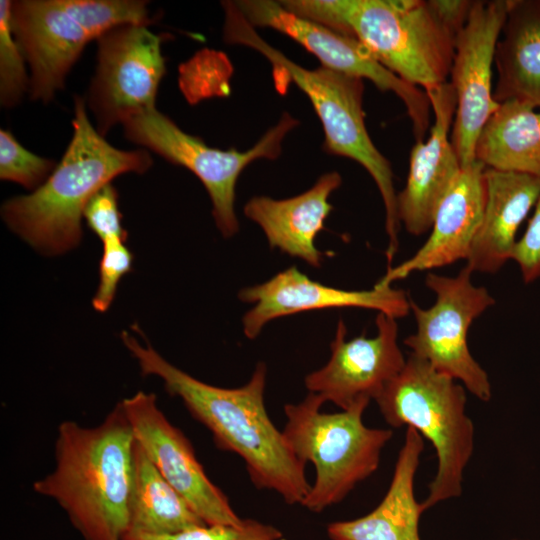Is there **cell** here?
I'll return each mask as SVG.
<instances>
[{
  "label": "cell",
  "mask_w": 540,
  "mask_h": 540,
  "mask_svg": "<svg viewBox=\"0 0 540 540\" xmlns=\"http://www.w3.org/2000/svg\"><path fill=\"white\" fill-rule=\"evenodd\" d=\"M121 340L142 375L157 376L168 393L179 397L190 414L212 434L222 450L239 455L259 489L276 492L285 503L302 505L311 484L303 464L265 407L267 368L258 363L246 384L222 388L202 382L164 359L149 343L124 331Z\"/></svg>",
  "instance_id": "6da1fadb"
},
{
  "label": "cell",
  "mask_w": 540,
  "mask_h": 540,
  "mask_svg": "<svg viewBox=\"0 0 540 540\" xmlns=\"http://www.w3.org/2000/svg\"><path fill=\"white\" fill-rule=\"evenodd\" d=\"M135 437L121 406L94 427L63 421L57 429L53 471L33 490L53 499L84 540H123Z\"/></svg>",
  "instance_id": "7a4b0ae2"
},
{
  "label": "cell",
  "mask_w": 540,
  "mask_h": 540,
  "mask_svg": "<svg viewBox=\"0 0 540 540\" xmlns=\"http://www.w3.org/2000/svg\"><path fill=\"white\" fill-rule=\"evenodd\" d=\"M73 135L48 179L28 195L12 197L1 207L5 224L44 255L77 246L84 209L92 196L115 177L142 174L153 159L146 149L112 146L90 122L85 98L74 97Z\"/></svg>",
  "instance_id": "3957f363"
},
{
  "label": "cell",
  "mask_w": 540,
  "mask_h": 540,
  "mask_svg": "<svg viewBox=\"0 0 540 540\" xmlns=\"http://www.w3.org/2000/svg\"><path fill=\"white\" fill-rule=\"evenodd\" d=\"M223 39L230 45L254 49L272 65L278 89L293 83L310 100L324 131V150L359 163L372 177L383 200L389 243L388 262L398 249L400 222L390 162L377 149L365 124L363 79L324 66L307 69L265 41L241 14L234 1H222Z\"/></svg>",
  "instance_id": "277c9868"
},
{
  "label": "cell",
  "mask_w": 540,
  "mask_h": 540,
  "mask_svg": "<svg viewBox=\"0 0 540 540\" xmlns=\"http://www.w3.org/2000/svg\"><path fill=\"white\" fill-rule=\"evenodd\" d=\"M289 11L351 36L386 69L425 89L447 82L455 36L424 0H280Z\"/></svg>",
  "instance_id": "5b68a950"
},
{
  "label": "cell",
  "mask_w": 540,
  "mask_h": 540,
  "mask_svg": "<svg viewBox=\"0 0 540 540\" xmlns=\"http://www.w3.org/2000/svg\"><path fill=\"white\" fill-rule=\"evenodd\" d=\"M375 401L390 426L415 429L436 451L437 470L422 502L424 509L460 496L464 470L474 450L466 388L409 354L404 368Z\"/></svg>",
  "instance_id": "8992f818"
},
{
  "label": "cell",
  "mask_w": 540,
  "mask_h": 540,
  "mask_svg": "<svg viewBox=\"0 0 540 540\" xmlns=\"http://www.w3.org/2000/svg\"><path fill=\"white\" fill-rule=\"evenodd\" d=\"M324 403L321 396L308 392L302 401L286 404L282 430L294 455L314 466L315 478L302 506L316 513L341 502L371 476L393 436L391 429L364 424L367 404L327 413L321 410Z\"/></svg>",
  "instance_id": "52a82bcc"
},
{
  "label": "cell",
  "mask_w": 540,
  "mask_h": 540,
  "mask_svg": "<svg viewBox=\"0 0 540 540\" xmlns=\"http://www.w3.org/2000/svg\"><path fill=\"white\" fill-rule=\"evenodd\" d=\"M122 125L129 141L197 176L209 194L217 228L223 237L230 238L239 230L234 208L239 176L255 160L277 159L285 136L299 121L284 113L253 147L243 152L208 146L201 138L183 131L157 108L133 114Z\"/></svg>",
  "instance_id": "ba28073f"
},
{
  "label": "cell",
  "mask_w": 540,
  "mask_h": 540,
  "mask_svg": "<svg viewBox=\"0 0 540 540\" xmlns=\"http://www.w3.org/2000/svg\"><path fill=\"white\" fill-rule=\"evenodd\" d=\"M472 273L465 265L456 276L427 274L425 284L436 300L429 308H422L411 300L416 331L404 344L410 354L457 380L476 398L487 402L492 395L489 377L471 355L467 333L473 321L494 305L495 300L485 287L473 284Z\"/></svg>",
  "instance_id": "9c48e42d"
},
{
  "label": "cell",
  "mask_w": 540,
  "mask_h": 540,
  "mask_svg": "<svg viewBox=\"0 0 540 540\" xmlns=\"http://www.w3.org/2000/svg\"><path fill=\"white\" fill-rule=\"evenodd\" d=\"M163 39L137 24L115 27L96 39L97 65L85 101L103 137L131 115L156 108L166 73Z\"/></svg>",
  "instance_id": "30bf717a"
},
{
  "label": "cell",
  "mask_w": 540,
  "mask_h": 540,
  "mask_svg": "<svg viewBox=\"0 0 540 540\" xmlns=\"http://www.w3.org/2000/svg\"><path fill=\"white\" fill-rule=\"evenodd\" d=\"M255 28H270L296 41L315 55L322 66L368 79L380 91L394 93L405 105L416 141L423 140L430 124V101L425 91L381 65L357 39L286 9L280 1H234Z\"/></svg>",
  "instance_id": "8fae6325"
},
{
  "label": "cell",
  "mask_w": 540,
  "mask_h": 540,
  "mask_svg": "<svg viewBox=\"0 0 540 540\" xmlns=\"http://www.w3.org/2000/svg\"><path fill=\"white\" fill-rule=\"evenodd\" d=\"M510 0L474 1L465 26L456 35L450 71L457 100L451 142L462 167L475 161V145L498 108L492 74L497 42Z\"/></svg>",
  "instance_id": "7c38bea8"
},
{
  "label": "cell",
  "mask_w": 540,
  "mask_h": 540,
  "mask_svg": "<svg viewBox=\"0 0 540 540\" xmlns=\"http://www.w3.org/2000/svg\"><path fill=\"white\" fill-rule=\"evenodd\" d=\"M120 403L135 440L205 524L239 526L244 522L206 475L189 439L167 419L153 393L138 391Z\"/></svg>",
  "instance_id": "4fadbf2b"
},
{
  "label": "cell",
  "mask_w": 540,
  "mask_h": 540,
  "mask_svg": "<svg viewBox=\"0 0 540 540\" xmlns=\"http://www.w3.org/2000/svg\"><path fill=\"white\" fill-rule=\"evenodd\" d=\"M396 320L378 313L374 337L361 335L347 340V328L340 319L330 344L329 360L304 379L308 392L318 394L341 410L376 400L406 363L398 345Z\"/></svg>",
  "instance_id": "5bb4252c"
},
{
  "label": "cell",
  "mask_w": 540,
  "mask_h": 540,
  "mask_svg": "<svg viewBox=\"0 0 540 540\" xmlns=\"http://www.w3.org/2000/svg\"><path fill=\"white\" fill-rule=\"evenodd\" d=\"M238 297L254 303L242 319L244 335L249 339H255L268 322L299 312L357 307L398 319L411 311L407 293L391 285L376 283L370 290H344L314 281L296 267L283 270L264 283L243 288Z\"/></svg>",
  "instance_id": "9a60e30c"
},
{
  "label": "cell",
  "mask_w": 540,
  "mask_h": 540,
  "mask_svg": "<svg viewBox=\"0 0 540 540\" xmlns=\"http://www.w3.org/2000/svg\"><path fill=\"white\" fill-rule=\"evenodd\" d=\"M424 91L430 101L433 125L428 139L416 141L412 147L406 184L397 194L399 222L415 236L431 229L441 200L462 169L449 138L457 106L455 91L450 82Z\"/></svg>",
  "instance_id": "2e32d148"
},
{
  "label": "cell",
  "mask_w": 540,
  "mask_h": 540,
  "mask_svg": "<svg viewBox=\"0 0 540 540\" xmlns=\"http://www.w3.org/2000/svg\"><path fill=\"white\" fill-rule=\"evenodd\" d=\"M10 23L14 38L30 69L29 95L49 103L64 88L90 35L56 0H15Z\"/></svg>",
  "instance_id": "e0dca14e"
},
{
  "label": "cell",
  "mask_w": 540,
  "mask_h": 540,
  "mask_svg": "<svg viewBox=\"0 0 540 540\" xmlns=\"http://www.w3.org/2000/svg\"><path fill=\"white\" fill-rule=\"evenodd\" d=\"M484 169L476 160L462 167L436 210L429 238L411 258L389 267L378 284L388 286L416 271L467 259L483 216Z\"/></svg>",
  "instance_id": "ac0fdd59"
},
{
  "label": "cell",
  "mask_w": 540,
  "mask_h": 540,
  "mask_svg": "<svg viewBox=\"0 0 540 540\" xmlns=\"http://www.w3.org/2000/svg\"><path fill=\"white\" fill-rule=\"evenodd\" d=\"M341 184L338 172H327L299 195L286 199L252 197L244 205V215L260 226L271 248L319 268L323 253L315 246V239L333 209L329 197Z\"/></svg>",
  "instance_id": "d6986e66"
},
{
  "label": "cell",
  "mask_w": 540,
  "mask_h": 540,
  "mask_svg": "<svg viewBox=\"0 0 540 540\" xmlns=\"http://www.w3.org/2000/svg\"><path fill=\"white\" fill-rule=\"evenodd\" d=\"M483 177V216L466 266L472 272L495 273L511 259L517 231L540 195V178L487 167Z\"/></svg>",
  "instance_id": "ffe728a7"
},
{
  "label": "cell",
  "mask_w": 540,
  "mask_h": 540,
  "mask_svg": "<svg viewBox=\"0 0 540 540\" xmlns=\"http://www.w3.org/2000/svg\"><path fill=\"white\" fill-rule=\"evenodd\" d=\"M423 450L422 436L407 427L383 499L362 517L328 524V537L331 540H420L419 520L425 509L415 498L414 480Z\"/></svg>",
  "instance_id": "44dd1931"
},
{
  "label": "cell",
  "mask_w": 540,
  "mask_h": 540,
  "mask_svg": "<svg viewBox=\"0 0 540 540\" xmlns=\"http://www.w3.org/2000/svg\"><path fill=\"white\" fill-rule=\"evenodd\" d=\"M497 103L540 107V0H510L494 57Z\"/></svg>",
  "instance_id": "7402d4cb"
},
{
  "label": "cell",
  "mask_w": 540,
  "mask_h": 540,
  "mask_svg": "<svg viewBox=\"0 0 540 540\" xmlns=\"http://www.w3.org/2000/svg\"><path fill=\"white\" fill-rule=\"evenodd\" d=\"M207 525L164 479L135 440L126 534H174Z\"/></svg>",
  "instance_id": "603a6c76"
},
{
  "label": "cell",
  "mask_w": 540,
  "mask_h": 540,
  "mask_svg": "<svg viewBox=\"0 0 540 540\" xmlns=\"http://www.w3.org/2000/svg\"><path fill=\"white\" fill-rule=\"evenodd\" d=\"M475 160L540 178V113L516 100L499 103L477 139Z\"/></svg>",
  "instance_id": "cb8c5ba5"
},
{
  "label": "cell",
  "mask_w": 540,
  "mask_h": 540,
  "mask_svg": "<svg viewBox=\"0 0 540 540\" xmlns=\"http://www.w3.org/2000/svg\"><path fill=\"white\" fill-rule=\"evenodd\" d=\"M59 6L96 40L126 24L149 26L156 22L142 0H56Z\"/></svg>",
  "instance_id": "d4e9b609"
},
{
  "label": "cell",
  "mask_w": 540,
  "mask_h": 540,
  "mask_svg": "<svg viewBox=\"0 0 540 540\" xmlns=\"http://www.w3.org/2000/svg\"><path fill=\"white\" fill-rule=\"evenodd\" d=\"M11 0L0 1V103L10 109L29 93L30 78L25 58L14 38L10 23Z\"/></svg>",
  "instance_id": "484cf974"
},
{
  "label": "cell",
  "mask_w": 540,
  "mask_h": 540,
  "mask_svg": "<svg viewBox=\"0 0 540 540\" xmlns=\"http://www.w3.org/2000/svg\"><path fill=\"white\" fill-rule=\"evenodd\" d=\"M56 165L54 160L27 150L10 131L0 129L1 180L18 183L33 192L48 179Z\"/></svg>",
  "instance_id": "4316f807"
},
{
  "label": "cell",
  "mask_w": 540,
  "mask_h": 540,
  "mask_svg": "<svg viewBox=\"0 0 540 540\" xmlns=\"http://www.w3.org/2000/svg\"><path fill=\"white\" fill-rule=\"evenodd\" d=\"M281 537V532L272 525L244 519L239 526L203 525L161 536L126 534L123 540H275Z\"/></svg>",
  "instance_id": "83f0119b"
},
{
  "label": "cell",
  "mask_w": 540,
  "mask_h": 540,
  "mask_svg": "<svg viewBox=\"0 0 540 540\" xmlns=\"http://www.w3.org/2000/svg\"><path fill=\"white\" fill-rule=\"evenodd\" d=\"M133 255L124 239L113 238L103 242L99 263V284L92 299L93 308L105 312L114 300L121 278L132 269Z\"/></svg>",
  "instance_id": "f1b7e54d"
},
{
  "label": "cell",
  "mask_w": 540,
  "mask_h": 540,
  "mask_svg": "<svg viewBox=\"0 0 540 540\" xmlns=\"http://www.w3.org/2000/svg\"><path fill=\"white\" fill-rule=\"evenodd\" d=\"M83 218L102 242L113 238L126 240L127 233L122 226L118 207V192L111 183L92 196L84 209Z\"/></svg>",
  "instance_id": "f546056e"
},
{
  "label": "cell",
  "mask_w": 540,
  "mask_h": 540,
  "mask_svg": "<svg viewBox=\"0 0 540 540\" xmlns=\"http://www.w3.org/2000/svg\"><path fill=\"white\" fill-rule=\"evenodd\" d=\"M511 260L519 266L525 283L540 278V195L525 232L514 246Z\"/></svg>",
  "instance_id": "4dcf8cb0"
},
{
  "label": "cell",
  "mask_w": 540,
  "mask_h": 540,
  "mask_svg": "<svg viewBox=\"0 0 540 540\" xmlns=\"http://www.w3.org/2000/svg\"><path fill=\"white\" fill-rule=\"evenodd\" d=\"M440 22L456 37L468 21L474 1L428 0Z\"/></svg>",
  "instance_id": "1f68e13d"
},
{
  "label": "cell",
  "mask_w": 540,
  "mask_h": 540,
  "mask_svg": "<svg viewBox=\"0 0 540 540\" xmlns=\"http://www.w3.org/2000/svg\"><path fill=\"white\" fill-rule=\"evenodd\" d=\"M275 540H285V539H283V538L281 537V538H278V539H275Z\"/></svg>",
  "instance_id": "d6a6232c"
},
{
  "label": "cell",
  "mask_w": 540,
  "mask_h": 540,
  "mask_svg": "<svg viewBox=\"0 0 540 540\" xmlns=\"http://www.w3.org/2000/svg\"><path fill=\"white\" fill-rule=\"evenodd\" d=\"M515 540H518V539H515Z\"/></svg>",
  "instance_id": "836d02e7"
}]
</instances>
